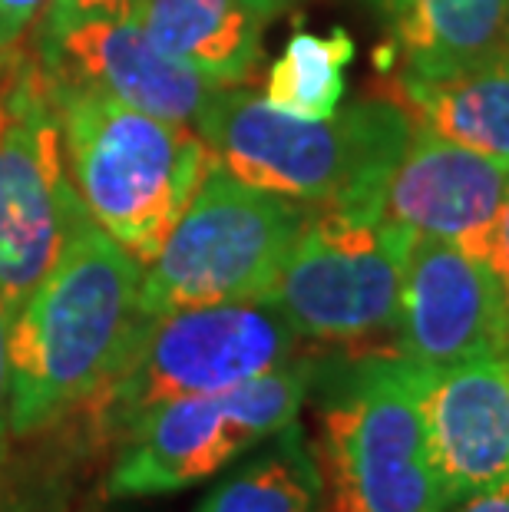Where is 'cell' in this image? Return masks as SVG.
Returning <instances> with one entry per match:
<instances>
[{
    "mask_svg": "<svg viewBox=\"0 0 509 512\" xmlns=\"http://www.w3.org/2000/svg\"><path fill=\"white\" fill-rule=\"evenodd\" d=\"M143 265L90 212L57 265L10 318V437H34L83 410L123 361L139 318Z\"/></svg>",
    "mask_w": 509,
    "mask_h": 512,
    "instance_id": "obj_1",
    "label": "cell"
},
{
    "mask_svg": "<svg viewBox=\"0 0 509 512\" xmlns=\"http://www.w3.org/2000/svg\"><path fill=\"white\" fill-rule=\"evenodd\" d=\"M192 129L245 185L314 209L338 205L381 215V189L410 143L414 119L387 96L357 100L328 119H305L265 96L222 86Z\"/></svg>",
    "mask_w": 509,
    "mask_h": 512,
    "instance_id": "obj_2",
    "label": "cell"
},
{
    "mask_svg": "<svg viewBox=\"0 0 509 512\" xmlns=\"http://www.w3.org/2000/svg\"><path fill=\"white\" fill-rule=\"evenodd\" d=\"M50 86L63 159L83 209L146 268L212 169V149L196 129L93 86L63 80Z\"/></svg>",
    "mask_w": 509,
    "mask_h": 512,
    "instance_id": "obj_3",
    "label": "cell"
},
{
    "mask_svg": "<svg viewBox=\"0 0 509 512\" xmlns=\"http://www.w3.org/2000/svg\"><path fill=\"white\" fill-rule=\"evenodd\" d=\"M427 370L394 354L341 364L324 387V512H450L424 417Z\"/></svg>",
    "mask_w": 509,
    "mask_h": 512,
    "instance_id": "obj_4",
    "label": "cell"
},
{
    "mask_svg": "<svg viewBox=\"0 0 509 512\" xmlns=\"http://www.w3.org/2000/svg\"><path fill=\"white\" fill-rule=\"evenodd\" d=\"M298 344L268 298L143 314L123 361L83 410L96 433L119 440L162 403L229 390L288 364Z\"/></svg>",
    "mask_w": 509,
    "mask_h": 512,
    "instance_id": "obj_5",
    "label": "cell"
},
{
    "mask_svg": "<svg viewBox=\"0 0 509 512\" xmlns=\"http://www.w3.org/2000/svg\"><path fill=\"white\" fill-rule=\"evenodd\" d=\"M311 205L262 192L212 162L186 212L143 268L139 311L265 301Z\"/></svg>",
    "mask_w": 509,
    "mask_h": 512,
    "instance_id": "obj_6",
    "label": "cell"
},
{
    "mask_svg": "<svg viewBox=\"0 0 509 512\" xmlns=\"http://www.w3.org/2000/svg\"><path fill=\"white\" fill-rule=\"evenodd\" d=\"M314 380L318 361L291 357L229 390L162 403L119 437L106 489L116 499H136L179 493L212 479L252 446L295 423Z\"/></svg>",
    "mask_w": 509,
    "mask_h": 512,
    "instance_id": "obj_7",
    "label": "cell"
},
{
    "mask_svg": "<svg viewBox=\"0 0 509 512\" xmlns=\"http://www.w3.org/2000/svg\"><path fill=\"white\" fill-rule=\"evenodd\" d=\"M80 212L50 76L40 53L14 47L0 60V298L10 314L57 265Z\"/></svg>",
    "mask_w": 509,
    "mask_h": 512,
    "instance_id": "obj_8",
    "label": "cell"
},
{
    "mask_svg": "<svg viewBox=\"0 0 509 512\" xmlns=\"http://www.w3.org/2000/svg\"><path fill=\"white\" fill-rule=\"evenodd\" d=\"M414 235L377 212H308L268 301L301 341L357 344L394 331Z\"/></svg>",
    "mask_w": 509,
    "mask_h": 512,
    "instance_id": "obj_9",
    "label": "cell"
},
{
    "mask_svg": "<svg viewBox=\"0 0 509 512\" xmlns=\"http://www.w3.org/2000/svg\"><path fill=\"white\" fill-rule=\"evenodd\" d=\"M397 354L427 374L509 351V304L486 258L414 238L397 308Z\"/></svg>",
    "mask_w": 509,
    "mask_h": 512,
    "instance_id": "obj_10",
    "label": "cell"
},
{
    "mask_svg": "<svg viewBox=\"0 0 509 512\" xmlns=\"http://www.w3.org/2000/svg\"><path fill=\"white\" fill-rule=\"evenodd\" d=\"M509 202V162L437 136L414 123L407 149L381 189V215L414 238H440L476 258H493Z\"/></svg>",
    "mask_w": 509,
    "mask_h": 512,
    "instance_id": "obj_11",
    "label": "cell"
},
{
    "mask_svg": "<svg viewBox=\"0 0 509 512\" xmlns=\"http://www.w3.org/2000/svg\"><path fill=\"white\" fill-rule=\"evenodd\" d=\"M40 63L50 80L93 86L182 126L196 123L202 106L222 90V83L166 57L136 17L90 20L60 37H40Z\"/></svg>",
    "mask_w": 509,
    "mask_h": 512,
    "instance_id": "obj_12",
    "label": "cell"
},
{
    "mask_svg": "<svg viewBox=\"0 0 509 512\" xmlns=\"http://www.w3.org/2000/svg\"><path fill=\"white\" fill-rule=\"evenodd\" d=\"M424 417L450 509L509 483V351L427 374Z\"/></svg>",
    "mask_w": 509,
    "mask_h": 512,
    "instance_id": "obj_13",
    "label": "cell"
},
{
    "mask_svg": "<svg viewBox=\"0 0 509 512\" xmlns=\"http://www.w3.org/2000/svg\"><path fill=\"white\" fill-rule=\"evenodd\" d=\"M384 24L377 67L430 80L509 50V0H364Z\"/></svg>",
    "mask_w": 509,
    "mask_h": 512,
    "instance_id": "obj_14",
    "label": "cell"
},
{
    "mask_svg": "<svg viewBox=\"0 0 509 512\" xmlns=\"http://www.w3.org/2000/svg\"><path fill=\"white\" fill-rule=\"evenodd\" d=\"M136 20L166 57L222 86L252 76L265 20L245 0H139Z\"/></svg>",
    "mask_w": 509,
    "mask_h": 512,
    "instance_id": "obj_15",
    "label": "cell"
},
{
    "mask_svg": "<svg viewBox=\"0 0 509 512\" xmlns=\"http://www.w3.org/2000/svg\"><path fill=\"white\" fill-rule=\"evenodd\" d=\"M387 100L450 143L509 162V50L430 80H391Z\"/></svg>",
    "mask_w": 509,
    "mask_h": 512,
    "instance_id": "obj_16",
    "label": "cell"
},
{
    "mask_svg": "<svg viewBox=\"0 0 509 512\" xmlns=\"http://www.w3.org/2000/svg\"><path fill=\"white\" fill-rule=\"evenodd\" d=\"M196 512H324L321 466L301 423L275 433L272 446L225 476Z\"/></svg>",
    "mask_w": 509,
    "mask_h": 512,
    "instance_id": "obj_17",
    "label": "cell"
},
{
    "mask_svg": "<svg viewBox=\"0 0 509 512\" xmlns=\"http://www.w3.org/2000/svg\"><path fill=\"white\" fill-rule=\"evenodd\" d=\"M354 60V40L348 30L331 34L298 30L285 43L281 57L265 76V100L291 116L328 119L341 110L348 63Z\"/></svg>",
    "mask_w": 509,
    "mask_h": 512,
    "instance_id": "obj_18",
    "label": "cell"
},
{
    "mask_svg": "<svg viewBox=\"0 0 509 512\" xmlns=\"http://www.w3.org/2000/svg\"><path fill=\"white\" fill-rule=\"evenodd\" d=\"M139 0H50L43 37H60L63 30L90 24V20H126L136 17Z\"/></svg>",
    "mask_w": 509,
    "mask_h": 512,
    "instance_id": "obj_19",
    "label": "cell"
},
{
    "mask_svg": "<svg viewBox=\"0 0 509 512\" xmlns=\"http://www.w3.org/2000/svg\"><path fill=\"white\" fill-rule=\"evenodd\" d=\"M47 0H0V53L14 50Z\"/></svg>",
    "mask_w": 509,
    "mask_h": 512,
    "instance_id": "obj_20",
    "label": "cell"
},
{
    "mask_svg": "<svg viewBox=\"0 0 509 512\" xmlns=\"http://www.w3.org/2000/svg\"><path fill=\"white\" fill-rule=\"evenodd\" d=\"M10 308L0 298V460L10 440Z\"/></svg>",
    "mask_w": 509,
    "mask_h": 512,
    "instance_id": "obj_21",
    "label": "cell"
},
{
    "mask_svg": "<svg viewBox=\"0 0 509 512\" xmlns=\"http://www.w3.org/2000/svg\"><path fill=\"white\" fill-rule=\"evenodd\" d=\"M457 512H509V483L473 493L470 499L457 503Z\"/></svg>",
    "mask_w": 509,
    "mask_h": 512,
    "instance_id": "obj_22",
    "label": "cell"
},
{
    "mask_svg": "<svg viewBox=\"0 0 509 512\" xmlns=\"http://www.w3.org/2000/svg\"><path fill=\"white\" fill-rule=\"evenodd\" d=\"M490 265L496 268V275H500V285H503L506 304H509V202H506V209H503L500 228H496V242H493Z\"/></svg>",
    "mask_w": 509,
    "mask_h": 512,
    "instance_id": "obj_23",
    "label": "cell"
},
{
    "mask_svg": "<svg viewBox=\"0 0 509 512\" xmlns=\"http://www.w3.org/2000/svg\"><path fill=\"white\" fill-rule=\"evenodd\" d=\"M245 4L252 7L255 14L268 24L272 17L288 14V10H295V7H301V4H308V0H245Z\"/></svg>",
    "mask_w": 509,
    "mask_h": 512,
    "instance_id": "obj_24",
    "label": "cell"
},
{
    "mask_svg": "<svg viewBox=\"0 0 509 512\" xmlns=\"http://www.w3.org/2000/svg\"><path fill=\"white\" fill-rule=\"evenodd\" d=\"M0 512H7V499H4V493H0Z\"/></svg>",
    "mask_w": 509,
    "mask_h": 512,
    "instance_id": "obj_25",
    "label": "cell"
},
{
    "mask_svg": "<svg viewBox=\"0 0 509 512\" xmlns=\"http://www.w3.org/2000/svg\"><path fill=\"white\" fill-rule=\"evenodd\" d=\"M0 60H4V53H0Z\"/></svg>",
    "mask_w": 509,
    "mask_h": 512,
    "instance_id": "obj_26",
    "label": "cell"
}]
</instances>
